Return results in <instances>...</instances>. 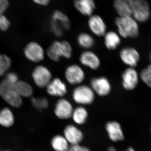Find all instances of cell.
<instances>
[{
    "mask_svg": "<svg viewBox=\"0 0 151 151\" xmlns=\"http://www.w3.org/2000/svg\"><path fill=\"white\" fill-rule=\"evenodd\" d=\"M5 80L11 84H14L19 81L18 76L14 72H9L6 74Z\"/></svg>",
    "mask_w": 151,
    "mask_h": 151,
    "instance_id": "obj_32",
    "label": "cell"
},
{
    "mask_svg": "<svg viewBox=\"0 0 151 151\" xmlns=\"http://www.w3.org/2000/svg\"><path fill=\"white\" fill-rule=\"evenodd\" d=\"M78 45L81 48L89 49L94 45V40L92 36L86 32H82L78 35L77 37Z\"/></svg>",
    "mask_w": 151,
    "mask_h": 151,
    "instance_id": "obj_26",
    "label": "cell"
},
{
    "mask_svg": "<svg viewBox=\"0 0 151 151\" xmlns=\"http://www.w3.org/2000/svg\"><path fill=\"white\" fill-rule=\"evenodd\" d=\"M14 86L17 92L22 98L31 97L33 94L32 86L26 81L19 80Z\"/></svg>",
    "mask_w": 151,
    "mask_h": 151,
    "instance_id": "obj_23",
    "label": "cell"
},
{
    "mask_svg": "<svg viewBox=\"0 0 151 151\" xmlns=\"http://www.w3.org/2000/svg\"><path fill=\"white\" fill-rule=\"evenodd\" d=\"M49 58L54 62H58L61 58L63 57V49L62 41H53L47 50Z\"/></svg>",
    "mask_w": 151,
    "mask_h": 151,
    "instance_id": "obj_20",
    "label": "cell"
},
{
    "mask_svg": "<svg viewBox=\"0 0 151 151\" xmlns=\"http://www.w3.org/2000/svg\"><path fill=\"white\" fill-rule=\"evenodd\" d=\"M140 76L144 82L151 88V65H149L142 70Z\"/></svg>",
    "mask_w": 151,
    "mask_h": 151,
    "instance_id": "obj_29",
    "label": "cell"
},
{
    "mask_svg": "<svg viewBox=\"0 0 151 151\" xmlns=\"http://www.w3.org/2000/svg\"><path fill=\"white\" fill-rule=\"evenodd\" d=\"M132 16L138 22L147 21L151 16L149 3L146 0H133Z\"/></svg>",
    "mask_w": 151,
    "mask_h": 151,
    "instance_id": "obj_5",
    "label": "cell"
},
{
    "mask_svg": "<svg viewBox=\"0 0 151 151\" xmlns=\"http://www.w3.org/2000/svg\"><path fill=\"white\" fill-rule=\"evenodd\" d=\"M50 1H52V0H50Z\"/></svg>",
    "mask_w": 151,
    "mask_h": 151,
    "instance_id": "obj_39",
    "label": "cell"
},
{
    "mask_svg": "<svg viewBox=\"0 0 151 151\" xmlns=\"http://www.w3.org/2000/svg\"><path fill=\"white\" fill-rule=\"evenodd\" d=\"M24 52L25 57L33 63L41 62L45 56V52L42 47L34 41L31 42L26 45Z\"/></svg>",
    "mask_w": 151,
    "mask_h": 151,
    "instance_id": "obj_9",
    "label": "cell"
},
{
    "mask_svg": "<svg viewBox=\"0 0 151 151\" xmlns=\"http://www.w3.org/2000/svg\"><path fill=\"white\" fill-rule=\"evenodd\" d=\"M1 151H11L9 150H2Z\"/></svg>",
    "mask_w": 151,
    "mask_h": 151,
    "instance_id": "obj_37",
    "label": "cell"
},
{
    "mask_svg": "<svg viewBox=\"0 0 151 151\" xmlns=\"http://www.w3.org/2000/svg\"><path fill=\"white\" fill-rule=\"evenodd\" d=\"M64 76L67 82L72 85L81 84L86 77L84 70L81 66L76 64L68 66L65 68Z\"/></svg>",
    "mask_w": 151,
    "mask_h": 151,
    "instance_id": "obj_7",
    "label": "cell"
},
{
    "mask_svg": "<svg viewBox=\"0 0 151 151\" xmlns=\"http://www.w3.org/2000/svg\"><path fill=\"white\" fill-rule=\"evenodd\" d=\"M35 84L40 88H46L52 78V74L48 68L43 65L36 66L32 73Z\"/></svg>",
    "mask_w": 151,
    "mask_h": 151,
    "instance_id": "obj_6",
    "label": "cell"
},
{
    "mask_svg": "<svg viewBox=\"0 0 151 151\" xmlns=\"http://www.w3.org/2000/svg\"></svg>",
    "mask_w": 151,
    "mask_h": 151,
    "instance_id": "obj_40",
    "label": "cell"
},
{
    "mask_svg": "<svg viewBox=\"0 0 151 151\" xmlns=\"http://www.w3.org/2000/svg\"><path fill=\"white\" fill-rule=\"evenodd\" d=\"M79 60L82 65L92 70H98L101 65L99 56L89 50H86L81 52L79 56Z\"/></svg>",
    "mask_w": 151,
    "mask_h": 151,
    "instance_id": "obj_15",
    "label": "cell"
},
{
    "mask_svg": "<svg viewBox=\"0 0 151 151\" xmlns=\"http://www.w3.org/2000/svg\"><path fill=\"white\" fill-rule=\"evenodd\" d=\"M114 22L121 37L134 38L139 35L138 22L132 16L117 17Z\"/></svg>",
    "mask_w": 151,
    "mask_h": 151,
    "instance_id": "obj_1",
    "label": "cell"
},
{
    "mask_svg": "<svg viewBox=\"0 0 151 151\" xmlns=\"http://www.w3.org/2000/svg\"><path fill=\"white\" fill-rule=\"evenodd\" d=\"M70 28V19L62 11H55L52 14L50 28L52 32L57 37L62 36Z\"/></svg>",
    "mask_w": 151,
    "mask_h": 151,
    "instance_id": "obj_2",
    "label": "cell"
},
{
    "mask_svg": "<svg viewBox=\"0 0 151 151\" xmlns=\"http://www.w3.org/2000/svg\"><path fill=\"white\" fill-rule=\"evenodd\" d=\"M119 57L122 62L129 67L134 68L137 66L140 59L138 52L132 47L122 48L119 52Z\"/></svg>",
    "mask_w": 151,
    "mask_h": 151,
    "instance_id": "obj_14",
    "label": "cell"
},
{
    "mask_svg": "<svg viewBox=\"0 0 151 151\" xmlns=\"http://www.w3.org/2000/svg\"><path fill=\"white\" fill-rule=\"evenodd\" d=\"M88 117V113L86 108L83 106H78L73 109L72 117L75 123L82 125L86 122Z\"/></svg>",
    "mask_w": 151,
    "mask_h": 151,
    "instance_id": "obj_25",
    "label": "cell"
},
{
    "mask_svg": "<svg viewBox=\"0 0 151 151\" xmlns=\"http://www.w3.org/2000/svg\"><path fill=\"white\" fill-rule=\"evenodd\" d=\"M9 7V0H0V14H4Z\"/></svg>",
    "mask_w": 151,
    "mask_h": 151,
    "instance_id": "obj_34",
    "label": "cell"
},
{
    "mask_svg": "<svg viewBox=\"0 0 151 151\" xmlns=\"http://www.w3.org/2000/svg\"><path fill=\"white\" fill-rule=\"evenodd\" d=\"M33 3L37 5L45 6L48 5L51 1L50 0H32Z\"/></svg>",
    "mask_w": 151,
    "mask_h": 151,
    "instance_id": "obj_35",
    "label": "cell"
},
{
    "mask_svg": "<svg viewBox=\"0 0 151 151\" xmlns=\"http://www.w3.org/2000/svg\"><path fill=\"white\" fill-rule=\"evenodd\" d=\"M122 85L127 91H131L137 87L139 81L137 72L134 68L129 67L123 71L122 75Z\"/></svg>",
    "mask_w": 151,
    "mask_h": 151,
    "instance_id": "obj_11",
    "label": "cell"
},
{
    "mask_svg": "<svg viewBox=\"0 0 151 151\" xmlns=\"http://www.w3.org/2000/svg\"><path fill=\"white\" fill-rule=\"evenodd\" d=\"M63 134L64 137L71 145H79L84 138V135L81 130L71 124L65 127Z\"/></svg>",
    "mask_w": 151,
    "mask_h": 151,
    "instance_id": "obj_16",
    "label": "cell"
},
{
    "mask_svg": "<svg viewBox=\"0 0 151 151\" xmlns=\"http://www.w3.org/2000/svg\"><path fill=\"white\" fill-rule=\"evenodd\" d=\"M150 59L151 61V52L150 54Z\"/></svg>",
    "mask_w": 151,
    "mask_h": 151,
    "instance_id": "obj_38",
    "label": "cell"
},
{
    "mask_svg": "<svg viewBox=\"0 0 151 151\" xmlns=\"http://www.w3.org/2000/svg\"><path fill=\"white\" fill-rule=\"evenodd\" d=\"M0 95L6 103L15 108L22 105V98L17 92L14 84L4 79L0 83Z\"/></svg>",
    "mask_w": 151,
    "mask_h": 151,
    "instance_id": "obj_3",
    "label": "cell"
},
{
    "mask_svg": "<svg viewBox=\"0 0 151 151\" xmlns=\"http://www.w3.org/2000/svg\"><path fill=\"white\" fill-rule=\"evenodd\" d=\"M72 97L77 104L82 105H89L94 103L95 94L90 86L79 84L73 89Z\"/></svg>",
    "mask_w": 151,
    "mask_h": 151,
    "instance_id": "obj_4",
    "label": "cell"
},
{
    "mask_svg": "<svg viewBox=\"0 0 151 151\" xmlns=\"http://www.w3.org/2000/svg\"><path fill=\"white\" fill-rule=\"evenodd\" d=\"M31 103L33 106L37 110L42 111L48 108V100L44 97H33L31 98Z\"/></svg>",
    "mask_w": 151,
    "mask_h": 151,
    "instance_id": "obj_28",
    "label": "cell"
},
{
    "mask_svg": "<svg viewBox=\"0 0 151 151\" xmlns=\"http://www.w3.org/2000/svg\"><path fill=\"white\" fill-rule=\"evenodd\" d=\"M103 37L104 45L108 50H115L121 44V36L116 32L113 31H107Z\"/></svg>",
    "mask_w": 151,
    "mask_h": 151,
    "instance_id": "obj_21",
    "label": "cell"
},
{
    "mask_svg": "<svg viewBox=\"0 0 151 151\" xmlns=\"http://www.w3.org/2000/svg\"><path fill=\"white\" fill-rule=\"evenodd\" d=\"M73 111L71 103L65 98H60L57 101L54 109L55 116L60 119H68L71 118Z\"/></svg>",
    "mask_w": 151,
    "mask_h": 151,
    "instance_id": "obj_13",
    "label": "cell"
},
{
    "mask_svg": "<svg viewBox=\"0 0 151 151\" xmlns=\"http://www.w3.org/2000/svg\"><path fill=\"white\" fill-rule=\"evenodd\" d=\"M9 20L4 14H0V32L7 31L10 27Z\"/></svg>",
    "mask_w": 151,
    "mask_h": 151,
    "instance_id": "obj_31",
    "label": "cell"
},
{
    "mask_svg": "<svg viewBox=\"0 0 151 151\" xmlns=\"http://www.w3.org/2000/svg\"><path fill=\"white\" fill-rule=\"evenodd\" d=\"M45 88L47 92L52 97L62 98L68 92L66 84L60 78L57 77L52 78Z\"/></svg>",
    "mask_w": 151,
    "mask_h": 151,
    "instance_id": "obj_12",
    "label": "cell"
},
{
    "mask_svg": "<svg viewBox=\"0 0 151 151\" xmlns=\"http://www.w3.org/2000/svg\"><path fill=\"white\" fill-rule=\"evenodd\" d=\"M12 60L7 55L0 53V76L6 73L11 67Z\"/></svg>",
    "mask_w": 151,
    "mask_h": 151,
    "instance_id": "obj_27",
    "label": "cell"
},
{
    "mask_svg": "<svg viewBox=\"0 0 151 151\" xmlns=\"http://www.w3.org/2000/svg\"><path fill=\"white\" fill-rule=\"evenodd\" d=\"M113 5L118 16H132L133 0H114Z\"/></svg>",
    "mask_w": 151,
    "mask_h": 151,
    "instance_id": "obj_18",
    "label": "cell"
},
{
    "mask_svg": "<svg viewBox=\"0 0 151 151\" xmlns=\"http://www.w3.org/2000/svg\"><path fill=\"white\" fill-rule=\"evenodd\" d=\"M88 26L89 29L94 35L103 37L107 32V27L102 17L97 14H92L89 17Z\"/></svg>",
    "mask_w": 151,
    "mask_h": 151,
    "instance_id": "obj_10",
    "label": "cell"
},
{
    "mask_svg": "<svg viewBox=\"0 0 151 151\" xmlns=\"http://www.w3.org/2000/svg\"><path fill=\"white\" fill-rule=\"evenodd\" d=\"M73 5L79 13L87 17L93 14L96 8L94 0H75Z\"/></svg>",
    "mask_w": 151,
    "mask_h": 151,
    "instance_id": "obj_17",
    "label": "cell"
},
{
    "mask_svg": "<svg viewBox=\"0 0 151 151\" xmlns=\"http://www.w3.org/2000/svg\"><path fill=\"white\" fill-rule=\"evenodd\" d=\"M67 151H91L88 148L79 145H71Z\"/></svg>",
    "mask_w": 151,
    "mask_h": 151,
    "instance_id": "obj_33",
    "label": "cell"
},
{
    "mask_svg": "<svg viewBox=\"0 0 151 151\" xmlns=\"http://www.w3.org/2000/svg\"><path fill=\"white\" fill-rule=\"evenodd\" d=\"M63 49V57L67 59L71 58L73 54V48L69 42L66 40L62 41Z\"/></svg>",
    "mask_w": 151,
    "mask_h": 151,
    "instance_id": "obj_30",
    "label": "cell"
},
{
    "mask_svg": "<svg viewBox=\"0 0 151 151\" xmlns=\"http://www.w3.org/2000/svg\"><path fill=\"white\" fill-rule=\"evenodd\" d=\"M107 151H117L116 150V149L115 148V147H109ZM125 151H135L134 149L132 148V147H129V148L127 149V150Z\"/></svg>",
    "mask_w": 151,
    "mask_h": 151,
    "instance_id": "obj_36",
    "label": "cell"
},
{
    "mask_svg": "<svg viewBox=\"0 0 151 151\" xmlns=\"http://www.w3.org/2000/svg\"><path fill=\"white\" fill-rule=\"evenodd\" d=\"M105 129L109 138L113 142H119L124 139V133L121 125L118 122H108L106 124Z\"/></svg>",
    "mask_w": 151,
    "mask_h": 151,
    "instance_id": "obj_19",
    "label": "cell"
},
{
    "mask_svg": "<svg viewBox=\"0 0 151 151\" xmlns=\"http://www.w3.org/2000/svg\"><path fill=\"white\" fill-rule=\"evenodd\" d=\"M68 142L64 136L57 135L52 139L51 145L55 151H67L69 148Z\"/></svg>",
    "mask_w": 151,
    "mask_h": 151,
    "instance_id": "obj_24",
    "label": "cell"
},
{
    "mask_svg": "<svg viewBox=\"0 0 151 151\" xmlns=\"http://www.w3.org/2000/svg\"><path fill=\"white\" fill-rule=\"evenodd\" d=\"M15 118L10 108L4 107L0 110V125L4 128H10L14 124Z\"/></svg>",
    "mask_w": 151,
    "mask_h": 151,
    "instance_id": "obj_22",
    "label": "cell"
},
{
    "mask_svg": "<svg viewBox=\"0 0 151 151\" xmlns=\"http://www.w3.org/2000/svg\"><path fill=\"white\" fill-rule=\"evenodd\" d=\"M90 87L95 94L100 97L108 96L112 91L110 80L104 76L92 78L90 80Z\"/></svg>",
    "mask_w": 151,
    "mask_h": 151,
    "instance_id": "obj_8",
    "label": "cell"
}]
</instances>
